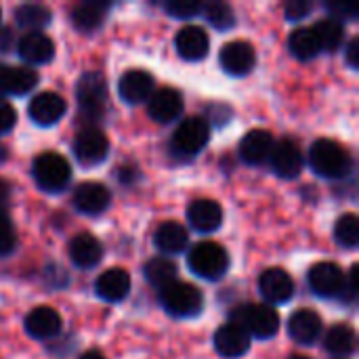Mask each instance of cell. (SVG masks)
<instances>
[{
    "mask_svg": "<svg viewBox=\"0 0 359 359\" xmlns=\"http://www.w3.org/2000/svg\"><path fill=\"white\" fill-rule=\"evenodd\" d=\"M95 292L99 299L107 303H118L124 301L130 292V276L122 267H111L103 271L97 282H95Z\"/></svg>",
    "mask_w": 359,
    "mask_h": 359,
    "instance_id": "cell-16",
    "label": "cell"
},
{
    "mask_svg": "<svg viewBox=\"0 0 359 359\" xmlns=\"http://www.w3.org/2000/svg\"><path fill=\"white\" fill-rule=\"evenodd\" d=\"M154 78L151 74L143 72V69H128L122 78H120V84H118V93L120 97L130 103V105H137V103H143L147 101L151 95H154Z\"/></svg>",
    "mask_w": 359,
    "mask_h": 359,
    "instance_id": "cell-17",
    "label": "cell"
},
{
    "mask_svg": "<svg viewBox=\"0 0 359 359\" xmlns=\"http://www.w3.org/2000/svg\"><path fill=\"white\" fill-rule=\"evenodd\" d=\"M215 349L223 358H242L250 349V337L236 324H225L215 332Z\"/></svg>",
    "mask_w": 359,
    "mask_h": 359,
    "instance_id": "cell-23",
    "label": "cell"
},
{
    "mask_svg": "<svg viewBox=\"0 0 359 359\" xmlns=\"http://www.w3.org/2000/svg\"><path fill=\"white\" fill-rule=\"evenodd\" d=\"M189 225L200 233H212L223 225V208L215 200H196L187 208Z\"/></svg>",
    "mask_w": 359,
    "mask_h": 359,
    "instance_id": "cell-18",
    "label": "cell"
},
{
    "mask_svg": "<svg viewBox=\"0 0 359 359\" xmlns=\"http://www.w3.org/2000/svg\"><path fill=\"white\" fill-rule=\"evenodd\" d=\"M309 164L313 172L324 179H343L351 170V156L341 143L318 139L309 149Z\"/></svg>",
    "mask_w": 359,
    "mask_h": 359,
    "instance_id": "cell-1",
    "label": "cell"
},
{
    "mask_svg": "<svg viewBox=\"0 0 359 359\" xmlns=\"http://www.w3.org/2000/svg\"><path fill=\"white\" fill-rule=\"evenodd\" d=\"M269 158H271L273 172L282 179H294L303 170V151L290 139H282V141L273 143Z\"/></svg>",
    "mask_w": 359,
    "mask_h": 359,
    "instance_id": "cell-12",
    "label": "cell"
},
{
    "mask_svg": "<svg viewBox=\"0 0 359 359\" xmlns=\"http://www.w3.org/2000/svg\"><path fill=\"white\" fill-rule=\"evenodd\" d=\"M109 189L97 181H84L76 187L74 191V206L78 212L82 215H88V217H95V215H101L107 210L109 206Z\"/></svg>",
    "mask_w": 359,
    "mask_h": 359,
    "instance_id": "cell-13",
    "label": "cell"
},
{
    "mask_svg": "<svg viewBox=\"0 0 359 359\" xmlns=\"http://www.w3.org/2000/svg\"><path fill=\"white\" fill-rule=\"evenodd\" d=\"M288 334L299 345H311L322 334V318L311 309H299L288 320Z\"/></svg>",
    "mask_w": 359,
    "mask_h": 359,
    "instance_id": "cell-24",
    "label": "cell"
},
{
    "mask_svg": "<svg viewBox=\"0 0 359 359\" xmlns=\"http://www.w3.org/2000/svg\"><path fill=\"white\" fill-rule=\"evenodd\" d=\"M219 61H221V67L227 74H231V76H246L257 65V53H255V46L250 42L233 40V42H227L221 48Z\"/></svg>",
    "mask_w": 359,
    "mask_h": 359,
    "instance_id": "cell-11",
    "label": "cell"
},
{
    "mask_svg": "<svg viewBox=\"0 0 359 359\" xmlns=\"http://www.w3.org/2000/svg\"><path fill=\"white\" fill-rule=\"evenodd\" d=\"M36 84H38V74H36L34 67H27V65L13 67L11 65V72H8V88H6L8 95H25Z\"/></svg>",
    "mask_w": 359,
    "mask_h": 359,
    "instance_id": "cell-34",
    "label": "cell"
},
{
    "mask_svg": "<svg viewBox=\"0 0 359 359\" xmlns=\"http://www.w3.org/2000/svg\"><path fill=\"white\" fill-rule=\"evenodd\" d=\"M326 8H328L330 17L341 21V23H343V19H358V8H353V6H343V4L328 2Z\"/></svg>",
    "mask_w": 359,
    "mask_h": 359,
    "instance_id": "cell-40",
    "label": "cell"
},
{
    "mask_svg": "<svg viewBox=\"0 0 359 359\" xmlns=\"http://www.w3.org/2000/svg\"><path fill=\"white\" fill-rule=\"evenodd\" d=\"M8 200H11V185L4 179H0V210H6Z\"/></svg>",
    "mask_w": 359,
    "mask_h": 359,
    "instance_id": "cell-43",
    "label": "cell"
},
{
    "mask_svg": "<svg viewBox=\"0 0 359 359\" xmlns=\"http://www.w3.org/2000/svg\"><path fill=\"white\" fill-rule=\"evenodd\" d=\"M15 124H17V111H15V107L8 101L0 99V135L11 133L15 128Z\"/></svg>",
    "mask_w": 359,
    "mask_h": 359,
    "instance_id": "cell-39",
    "label": "cell"
},
{
    "mask_svg": "<svg viewBox=\"0 0 359 359\" xmlns=\"http://www.w3.org/2000/svg\"><path fill=\"white\" fill-rule=\"evenodd\" d=\"M288 359H309V358H305V355H292V358H288Z\"/></svg>",
    "mask_w": 359,
    "mask_h": 359,
    "instance_id": "cell-46",
    "label": "cell"
},
{
    "mask_svg": "<svg viewBox=\"0 0 359 359\" xmlns=\"http://www.w3.org/2000/svg\"><path fill=\"white\" fill-rule=\"evenodd\" d=\"M17 246V233L6 210H0V257L11 255Z\"/></svg>",
    "mask_w": 359,
    "mask_h": 359,
    "instance_id": "cell-37",
    "label": "cell"
},
{
    "mask_svg": "<svg viewBox=\"0 0 359 359\" xmlns=\"http://www.w3.org/2000/svg\"><path fill=\"white\" fill-rule=\"evenodd\" d=\"M25 332L32 339H53L61 332V316L53 307H36L25 318Z\"/></svg>",
    "mask_w": 359,
    "mask_h": 359,
    "instance_id": "cell-22",
    "label": "cell"
},
{
    "mask_svg": "<svg viewBox=\"0 0 359 359\" xmlns=\"http://www.w3.org/2000/svg\"><path fill=\"white\" fill-rule=\"evenodd\" d=\"M309 288L322 299H341L347 292V276L337 263H318L307 273Z\"/></svg>",
    "mask_w": 359,
    "mask_h": 359,
    "instance_id": "cell-8",
    "label": "cell"
},
{
    "mask_svg": "<svg viewBox=\"0 0 359 359\" xmlns=\"http://www.w3.org/2000/svg\"><path fill=\"white\" fill-rule=\"evenodd\" d=\"M202 11L208 19V23L217 29H231L236 25V15L233 8L227 2L212 0L208 4H202Z\"/></svg>",
    "mask_w": 359,
    "mask_h": 359,
    "instance_id": "cell-35",
    "label": "cell"
},
{
    "mask_svg": "<svg viewBox=\"0 0 359 359\" xmlns=\"http://www.w3.org/2000/svg\"><path fill=\"white\" fill-rule=\"evenodd\" d=\"M208 139H210L208 122L200 116H191V118H185L175 128L170 145H172V151L179 156H196L206 147Z\"/></svg>",
    "mask_w": 359,
    "mask_h": 359,
    "instance_id": "cell-7",
    "label": "cell"
},
{
    "mask_svg": "<svg viewBox=\"0 0 359 359\" xmlns=\"http://www.w3.org/2000/svg\"><path fill=\"white\" fill-rule=\"evenodd\" d=\"M32 175L40 189H44L48 194H57L67 187V183L72 179V166L61 154L44 151L34 160Z\"/></svg>",
    "mask_w": 359,
    "mask_h": 359,
    "instance_id": "cell-3",
    "label": "cell"
},
{
    "mask_svg": "<svg viewBox=\"0 0 359 359\" xmlns=\"http://www.w3.org/2000/svg\"><path fill=\"white\" fill-rule=\"evenodd\" d=\"M13 42H15L13 29H8V27H0V53H6V50H11Z\"/></svg>",
    "mask_w": 359,
    "mask_h": 359,
    "instance_id": "cell-42",
    "label": "cell"
},
{
    "mask_svg": "<svg viewBox=\"0 0 359 359\" xmlns=\"http://www.w3.org/2000/svg\"><path fill=\"white\" fill-rule=\"evenodd\" d=\"M175 46L183 59L200 61L206 57V53L210 48V40H208V34L200 25H187V27L179 29V34L175 38Z\"/></svg>",
    "mask_w": 359,
    "mask_h": 359,
    "instance_id": "cell-20",
    "label": "cell"
},
{
    "mask_svg": "<svg viewBox=\"0 0 359 359\" xmlns=\"http://www.w3.org/2000/svg\"><path fill=\"white\" fill-rule=\"evenodd\" d=\"M347 63L353 67V69H358L359 67V38H353L349 44H347Z\"/></svg>",
    "mask_w": 359,
    "mask_h": 359,
    "instance_id": "cell-41",
    "label": "cell"
},
{
    "mask_svg": "<svg viewBox=\"0 0 359 359\" xmlns=\"http://www.w3.org/2000/svg\"><path fill=\"white\" fill-rule=\"evenodd\" d=\"M288 48H290V53L297 59L309 61V59H313L320 53V42H318V38H316L311 27H299V29H294L290 34Z\"/></svg>",
    "mask_w": 359,
    "mask_h": 359,
    "instance_id": "cell-32",
    "label": "cell"
},
{
    "mask_svg": "<svg viewBox=\"0 0 359 359\" xmlns=\"http://www.w3.org/2000/svg\"><path fill=\"white\" fill-rule=\"evenodd\" d=\"M17 48H19V57L25 63H29V65H44V63H48L55 57V44H53V40L46 34H42V32H29V34H25L19 40Z\"/></svg>",
    "mask_w": 359,
    "mask_h": 359,
    "instance_id": "cell-21",
    "label": "cell"
},
{
    "mask_svg": "<svg viewBox=\"0 0 359 359\" xmlns=\"http://www.w3.org/2000/svg\"><path fill=\"white\" fill-rule=\"evenodd\" d=\"M50 17H53L50 11L40 2H25L15 8V21L32 32H40L44 25H48Z\"/></svg>",
    "mask_w": 359,
    "mask_h": 359,
    "instance_id": "cell-29",
    "label": "cell"
},
{
    "mask_svg": "<svg viewBox=\"0 0 359 359\" xmlns=\"http://www.w3.org/2000/svg\"><path fill=\"white\" fill-rule=\"evenodd\" d=\"M259 292L271 305L288 303L294 294V280L288 271L280 267L265 269L259 278Z\"/></svg>",
    "mask_w": 359,
    "mask_h": 359,
    "instance_id": "cell-10",
    "label": "cell"
},
{
    "mask_svg": "<svg viewBox=\"0 0 359 359\" xmlns=\"http://www.w3.org/2000/svg\"><path fill=\"white\" fill-rule=\"evenodd\" d=\"M107 8H109V2H99V0L82 2L72 11V23L76 29L84 34H93L103 25Z\"/></svg>",
    "mask_w": 359,
    "mask_h": 359,
    "instance_id": "cell-26",
    "label": "cell"
},
{
    "mask_svg": "<svg viewBox=\"0 0 359 359\" xmlns=\"http://www.w3.org/2000/svg\"><path fill=\"white\" fill-rule=\"evenodd\" d=\"M143 273H145V280L156 286V288H166L168 284L177 282V265L164 257H154L145 263L143 267Z\"/></svg>",
    "mask_w": 359,
    "mask_h": 359,
    "instance_id": "cell-30",
    "label": "cell"
},
{
    "mask_svg": "<svg viewBox=\"0 0 359 359\" xmlns=\"http://www.w3.org/2000/svg\"><path fill=\"white\" fill-rule=\"evenodd\" d=\"M27 111H29V118L36 124H40V126H53V124H57L65 116L67 103H65V99L61 95L46 90V93L36 95L29 101Z\"/></svg>",
    "mask_w": 359,
    "mask_h": 359,
    "instance_id": "cell-15",
    "label": "cell"
},
{
    "mask_svg": "<svg viewBox=\"0 0 359 359\" xmlns=\"http://www.w3.org/2000/svg\"><path fill=\"white\" fill-rule=\"evenodd\" d=\"M187 231L183 225L175 223V221H166L156 229L154 236V244L158 246L160 252L164 255H179L187 248Z\"/></svg>",
    "mask_w": 359,
    "mask_h": 359,
    "instance_id": "cell-27",
    "label": "cell"
},
{
    "mask_svg": "<svg viewBox=\"0 0 359 359\" xmlns=\"http://www.w3.org/2000/svg\"><path fill=\"white\" fill-rule=\"evenodd\" d=\"M324 347L332 355H349L355 351V330L347 324H337L326 332Z\"/></svg>",
    "mask_w": 359,
    "mask_h": 359,
    "instance_id": "cell-31",
    "label": "cell"
},
{
    "mask_svg": "<svg viewBox=\"0 0 359 359\" xmlns=\"http://www.w3.org/2000/svg\"><path fill=\"white\" fill-rule=\"evenodd\" d=\"M8 72H11V65L0 63V95H4L8 88Z\"/></svg>",
    "mask_w": 359,
    "mask_h": 359,
    "instance_id": "cell-44",
    "label": "cell"
},
{
    "mask_svg": "<svg viewBox=\"0 0 359 359\" xmlns=\"http://www.w3.org/2000/svg\"><path fill=\"white\" fill-rule=\"evenodd\" d=\"M164 11L175 19H191L202 11L200 0H166Z\"/></svg>",
    "mask_w": 359,
    "mask_h": 359,
    "instance_id": "cell-36",
    "label": "cell"
},
{
    "mask_svg": "<svg viewBox=\"0 0 359 359\" xmlns=\"http://www.w3.org/2000/svg\"><path fill=\"white\" fill-rule=\"evenodd\" d=\"M0 15H2V13H0Z\"/></svg>",
    "mask_w": 359,
    "mask_h": 359,
    "instance_id": "cell-47",
    "label": "cell"
},
{
    "mask_svg": "<svg viewBox=\"0 0 359 359\" xmlns=\"http://www.w3.org/2000/svg\"><path fill=\"white\" fill-rule=\"evenodd\" d=\"M80 359H105V358H103L99 351H86V353H84Z\"/></svg>",
    "mask_w": 359,
    "mask_h": 359,
    "instance_id": "cell-45",
    "label": "cell"
},
{
    "mask_svg": "<svg viewBox=\"0 0 359 359\" xmlns=\"http://www.w3.org/2000/svg\"><path fill=\"white\" fill-rule=\"evenodd\" d=\"M334 240H337V244L343 246V248H349V250L358 248L359 219L353 212L339 217V221H337V225H334Z\"/></svg>",
    "mask_w": 359,
    "mask_h": 359,
    "instance_id": "cell-33",
    "label": "cell"
},
{
    "mask_svg": "<svg viewBox=\"0 0 359 359\" xmlns=\"http://www.w3.org/2000/svg\"><path fill=\"white\" fill-rule=\"evenodd\" d=\"M69 259L80 269H90L101 263L103 246L93 233H80L69 242Z\"/></svg>",
    "mask_w": 359,
    "mask_h": 359,
    "instance_id": "cell-25",
    "label": "cell"
},
{
    "mask_svg": "<svg viewBox=\"0 0 359 359\" xmlns=\"http://www.w3.org/2000/svg\"><path fill=\"white\" fill-rule=\"evenodd\" d=\"M313 11V4L307 2V0H292L284 6V13H286V19L288 21H301L305 19L309 13Z\"/></svg>",
    "mask_w": 359,
    "mask_h": 359,
    "instance_id": "cell-38",
    "label": "cell"
},
{
    "mask_svg": "<svg viewBox=\"0 0 359 359\" xmlns=\"http://www.w3.org/2000/svg\"><path fill=\"white\" fill-rule=\"evenodd\" d=\"M313 34L320 42V50H328V53H334L343 46V40H345V27L341 21L332 19V17H326V19H320L313 27Z\"/></svg>",
    "mask_w": 359,
    "mask_h": 359,
    "instance_id": "cell-28",
    "label": "cell"
},
{
    "mask_svg": "<svg viewBox=\"0 0 359 359\" xmlns=\"http://www.w3.org/2000/svg\"><path fill=\"white\" fill-rule=\"evenodd\" d=\"M271 149H273V137L265 128L248 130L244 139L240 141V158L250 166H257L269 160Z\"/></svg>",
    "mask_w": 359,
    "mask_h": 359,
    "instance_id": "cell-19",
    "label": "cell"
},
{
    "mask_svg": "<svg viewBox=\"0 0 359 359\" xmlns=\"http://www.w3.org/2000/svg\"><path fill=\"white\" fill-rule=\"evenodd\" d=\"M147 114L160 124H168L183 114V95L175 88H158L147 99Z\"/></svg>",
    "mask_w": 359,
    "mask_h": 359,
    "instance_id": "cell-14",
    "label": "cell"
},
{
    "mask_svg": "<svg viewBox=\"0 0 359 359\" xmlns=\"http://www.w3.org/2000/svg\"><path fill=\"white\" fill-rule=\"evenodd\" d=\"M160 301L172 318H196L204 309L202 292L187 282H172L162 288Z\"/></svg>",
    "mask_w": 359,
    "mask_h": 359,
    "instance_id": "cell-5",
    "label": "cell"
},
{
    "mask_svg": "<svg viewBox=\"0 0 359 359\" xmlns=\"http://www.w3.org/2000/svg\"><path fill=\"white\" fill-rule=\"evenodd\" d=\"M189 269L204 280H219L229 269V255L217 242H200L187 257Z\"/></svg>",
    "mask_w": 359,
    "mask_h": 359,
    "instance_id": "cell-4",
    "label": "cell"
},
{
    "mask_svg": "<svg viewBox=\"0 0 359 359\" xmlns=\"http://www.w3.org/2000/svg\"><path fill=\"white\" fill-rule=\"evenodd\" d=\"M231 324L240 326L248 337L271 339L280 330V316L267 303H246L231 311Z\"/></svg>",
    "mask_w": 359,
    "mask_h": 359,
    "instance_id": "cell-2",
    "label": "cell"
},
{
    "mask_svg": "<svg viewBox=\"0 0 359 359\" xmlns=\"http://www.w3.org/2000/svg\"><path fill=\"white\" fill-rule=\"evenodd\" d=\"M80 114L84 118L97 120L103 116L107 105V82L101 72H86L76 88Z\"/></svg>",
    "mask_w": 359,
    "mask_h": 359,
    "instance_id": "cell-6",
    "label": "cell"
},
{
    "mask_svg": "<svg viewBox=\"0 0 359 359\" xmlns=\"http://www.w3.org/2000/svg\"><path fill=\"white\" fill-rule=\"evenodd\" d=\"M74 154L82 166H97L107 160L109 141L99 128H86L78 135L74 143Z\"/></svg>",
    "mask_w": 359,
    "mask_h": 359,
    "instance_id": "cell-9",
    "label": "cell"
}]
</instances>
